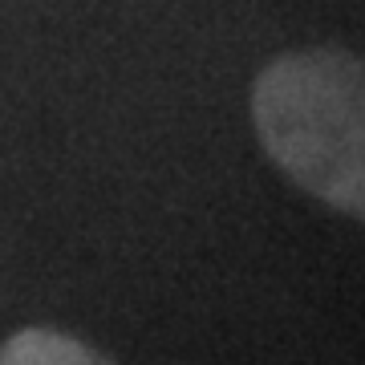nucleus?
<instances>
[{"label":"nucleus","instance_id":"nucleus-2","mask_svg":"<svg viewBox=\"0 0 365 365\" xmlns=\"http://www.w3.org/2000/svg\"><path fill=\"white\" fill-rule=\"evenodd\" d=\"M0 365H114L86 341L57 329H21L0 345Z\"/></svg>","mask_w":365,"mask_h":365},{"label":"nucleus","instance_id":"nucleus-1","mask_svg":"<svg viewBox=\"0 0 365 365\" xmlns=\"http://www.w3.org/2000/svg\"><path fill=\"white\" fill-rule=\"evenodd\" d=\"M264 150L321 203L365 220V61L341 49L276 57L256 78Z\"/></svg>","mask_w":365,"mask_h":365}]
</instances>
